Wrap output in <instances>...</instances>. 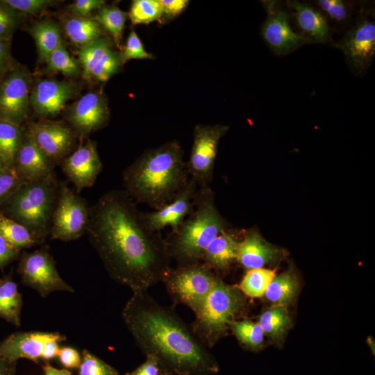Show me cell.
Listing matches in <instances>:
<instances>
[{"instance_id": "16", "label": "cell", "mask_w": 375, "mask_h": 375, "mask_svg": "<svg viewBox=\"0 0 375 375\" xmlns=\"http://www.w3.org/2000/svg\"><path fill=\"white\" fill-rule=\"evenodd\" d=\"M27 130L38 147L52 162L64 158L74 142L73 131L58 122H33L29 124Z\"/></svg>"}, {"instance_id": "6", "label": "cell", "mask_w": 375, "mask_h": 375, "mask_svg": "<svg viewBox=\"0 0 375 375\" xmlns=\"http://www.w3.org/2000/svg\"><path fill=\"white\" fill-rule=\"evenodd\" d=\"M245 299L239 288L217 279L207 297L194 312L195 333L208 347L225 335L234 318L243 310Z\"/></svg>"}, {"instance_id": "44", "label": "cell", "mask_w": 375, "mask_h": 375, "mask_svg": "<svg viewBox=\"0 0 375 375\" xmlns=\"http://www.w3.org/2000/svg\"><path fill=\"white\" fill-rule=\"evenodd\" d=\"M105 4L102 0H76L68 8L74 16L88 17L90 14L96 9H99Z\"/></svg>"}, {"instance_id": "11", "label": "cell", "mask_w": 375, "mask_h": 375, "mask_svg": "<svg viewBox=\"0 0 375 375\" xmlns=\"http://www.w3.org/2000/svg\"><path fill=\"white\" fill-rule=\"evenodd\" d=\"M31 76L23 66L15 65L0 79V119L21 125L28 117Z\"/></svg>"}, {"instance_id": "43", "label": "cell", "mask_w": 375, "mask_h": 375, "mask_svg": "<svg viewBox=\"0 0 375 375\" xmlns=\"http://www.w3.org/2000/svg\"><path fill=\"white\" fill-rule=\"evenodd\" d=\"M317 4L331 18L344 20L348 15L347 8L341 0H319Z\"/></svg>"}, {"instance_id": "52", "label": "cell", "mask_w": 375, "mask_h": 375, "mask_svg": "<svg viewBox=\"0 0 375 375\" xmlns=\"http://www.w3.org/2000/svg\"><path fill=\"white\" fill-rule=\"evenodd\" d=\"M44 375H72V372L65 369H57L47 362L43 367Z\"/></svg>"}, {"instance_id": "3", "label": "cell", "mask_w": 375, "mask_h": 375, "mask_svg": "<svg viewBox=\"0 0 375 375\" xmlns=\"http://www.w3.org/2000/svg\"><path fill=\"white\" fill-rule=\"evenodd\" d=\"M184 152L176 140L147 150L123 172L125 192L158 210L170 202L189 179Z\"/></svg>"}, {"instance_id": "33", "label": "cell", "mask_w": 375, "mask_h": 375, "mask_svg": "<svg viewBox=\"0 0 375 375\" xmlns=\"http://www.w3.org/2000/svg\"><path fill=\"white\" fill-rule=\"evenodd\" d=\"M47 70L60 72L68 77L77 76L81 72V63L73 58L66 50L62 42L46 60Z\"/></svg>"}, {"instance_id": "24", "label": "cell", "mask_w": 375, "mask_h": 375, "mask_svg": "<svg viewBox=\"0 0 375 375\" xmlns=\"http://www.w3.org/2000/svg\"><path fill=\"white\" fill-rule=\"evenodd\" d=\"M29 32L35 40L40 62H46L50 54L62 43L58 24L44 20L35 23Z\"/></svg>"}, {"instance_id": "17", "label": "cell", "mask_w": 375, "mask_h": 375, "mask_svg": "<svg viewBox=\"0 0 375 375\" xmlns=\"http://www.w3.org/2000/svg\"><path fill=\"white\" fill-rule=\"evenodd\" d=\"M62 170L77 192L92 187L102 171V163L95 144L88 140L65 158Z\"/></svg>"}, {"instance_id": "32", "label": "cell", "mask_w": 375, "mask_h": 375, "mask_svg": "<svg viewBox=\"0 0 375 375\" xmlns=\"http://www.w3.org/2000/svg\"><path fill=\"white\" fill-rule=\"evenodd\" d=\"M275 276V272L263 268L249 269L243 277L240 289L246 295L251 297H260L265 292Z\"/></svg>"}, {"instance_id": "54", "label": "cell", "mask_w": 375, "mask_h": 375, "mask_svg": "<svg viewBox=\"0 0 375 375\" xmlns=\"http://www.w3.org/2000/svg\"><path fill=\"white\" fill-rule=\"evenodd\" d=\"M160 375H172L169 373L162 371Z\"/></svg>"}, {"instance_id": "9", "label": "cell", "mask_w": 375, "mask_h": 375, "mask_svg": "<svg viewBox=\"0 0 375 375\" xmlns=\"http://www.w3.org/2000/svg\"><path fill=\"white\" fill-rule=\"evenodd\" d=\"M22 283L46 297L55 291L74 292L58 274L56 263L47 247L24 253L18 265Z\"/></svg>"}, {"instance_id": "35", "label": "cell", "mask_w": 375, "mask_h": 375, "mask_svg": "<svg viewBox=\"0 0 375 375\" xmlns=\"http://www.w3.org/2000/svg\"><path fill=\"white\" fill-rule=\"evenodd\" d=\"M112 47L110 41L103 37L81 47L78 51V60L83 69V76L90 80V72L103 53Z\"/></svg>"}, {"instance_id": "14", "label": "cell", "mask_w": 375, "mask_h": 375, "mask_svg": "<svg viewBox=\"0 0 375 375\" xmlns=\"http://www.w3.org/2000/svg\"><path fill=\"white\" fill-rule=\"evenodd\" d=\"M337 47L356 72L367 69L375 55L374 22L367 18L359 20Z\"/></svg>"}, {"instance_id": "29", "label": "cell", "mask_w": 375, "mask_h": 375, "mask_svg": "<svg viewBox=\"0 0 375 375\" xmlns=\"http://www.w3.org/2000/svg\"><path fill=\"white\" fill-rule=\"evenodd\" d=\"M127 17L128 13L117 6L103 5L98 9L97 14L94 19L110 33L116 46L121 48L122 38Z\"/></svg>"}, {"instance_id": "23", "label": "cell", "mask_w": 375, "mask_h": 375, "mask_svg": "<svg viewBox=\"0 0 375 375\" xmlns=\"http://www.w3.org/2000/svg\"><path fill=\"white\" fill-rule=\"evenodd\" d=\"M288 4L294 10L299 26L308 36L317 42L328 39L330 28L319 11L298 1H289Z\"/></svg>"}, {"instance_id": "31", "label": "cell", "mask_w": 375, "mask_h": 375, "mask_svg": "<svg viewBox=\"0 0 375 375\" xmlns=\"http://www.w3.org/2000/svg\"><path fill=\"white\" fill-rule=\"evenodd\" d=\"M290 323L288 310L283 305H276L267 310L260 316L258 321L264 333L274 338L281 337Z\"/></svg>"}, {"instance_id": "8", "label": "cell", "mask_w": 375, "mask_h": 375, "mask_svg": "<svg viewBox=\"0 0 375 375\" xmlns=\"http://www.w3.org/2000/svg\"><path fill=\"white\" fill-rule=\"evenodd\" d=\"M90 212L85 200L62 184L51 219V238L71 241L82 236L87 231Z\"/></svg>"}, {"instance_id": "30", "label": "cell", "mask_w": 375, "mask_h": 375, "mask_svg": "<svg viewBox=\"0 0 375 375\" xmlns=\"http://www.w3.org/2000/svg\"><path fill=\"white\" fill-rule=\"evenodd\" d=\"M297 288L294 276L288 272L273 278L265 295L269 301L278 305H283L293 300Z\"/></svg>"}, {"instance_id": "51", "label": "cell", "mask_w": 375, "mask_h": 375, "mask_svg": "<svg viewBox=\"0 0 375 375\" xmlns=\"http://www.w3.org/2000/svg\"><path fill=\"white\" fill-rule=\"evenodd\" d=\"M16 362H11L0 358V375H15Z\"/></svg>"}, {"instance_id": "39", "label": "cell", "mask_w": 375, "mask_h": 375, "mask_svg": "<svg viewBox=\"0 0 375 375\" xmlns=\"http://www.w3.org/2000/svg\"><path fill=\"white\" fill-rule=\"evenodd\" d=\"M23 19V14L0 0V39L10 40Z\"/></svg>"}, {"instance_id": "47", "label": "cell", "mask_w": 375, "mask_h": 375, "mask_svg": "<svg viewBox=\"0 0 375 375\" xmlns=\"http://www.w3.org/2000/svg\"><path fill=\"white\" fill-rule=\"evenodd\" d=\"M10 40L0 39V79L14 67L10 51Z\"/></svg>"}, {"instance_id": "46", "label": "cell", "mask_w": 375, "mask_h": 375, "mask_svg": "<svg viewBox=\"0 0 375 375\" xmlns=\"http://www.w3.org/2000/svg\"><path fill=\"white\" fill-rule=\"evenodd\" d=\"M57 356L60 362L66 368H78L81 362L80 353L71 347L60 348Z\"/></svg>"}, {"instance_id": "38", "label": "cell", "mask_w": 375, "mask_h": 375, "mask_svg": "<svg viewBox=\"0 0 375 375\" xmlns=\"http://www.w3.org/2000/svg\"><path fill=\"white\" fill-rule=\"evenodd\" d=\"M78 375H119L112 366L97 357L88 350L82 353Z\"/></svg>"}, {"instance_id": "49", "label": "cell", "mask_w": 375, "mask_h": 375, "mask_svg": "<svg viewBox=\"0 0 375 375\" xmlns=\"http://www.w3.org/2000/svg\"><path fill=\"white\" fill-rule=\"evenodd\" d=\"M19 253V250L15 248L0 235V267L12 260Z\"/></svg>"}, {"instance_id": "10", "label": "cell", "mask_w": 375, "mask_h": 375, "mask_svg": "<svg viewBox=\"0 0 375 375\" xmlns=\"http://www.w3.org/2000/svg\"><path fill=\"white\" fill-rule=\"evenodd\" d=\"M223 125H197L193 131V143L186 167L189 176L199 188L208 186L212 176L217 147L227 131Z\"/></svg>"}, {"instance_id": "18", "label": "cell", "mask_w": 375, "mask_h": 375, "mask_svg": "<svg viewBox=\"0 0 375 375\" xmlns=\"http://www.w3.org/2000/svg\"><path fill=\"white\" fill-rule=\"evenodd\" d=\"M108 115L104 97L97 92H90L72 105L68 120L77 132L86 135L102 127Z\"/></svg>"}, {"instance_id": "37", "label": "cell", "mask_w": 375, "mask_h": 375, "mask_svg": "<svg viewBox=\"0 0 375 375\" xmlns=\"http://www.w3.org/2000/svg\"><path fill=\"white\" fill-rule=\"evenodd\" d=\"M121 65L122 63L120 53L110 47L97 60L90 72V79L101 83L106 82L119 72Z\"/></svg>"}, {"instance_id": "55", "label": "cell", "mask_w": 375, "mask_h": 375, "mask_svg": "<svg viewBox=\"0 0 375 375\" xmlns=\"http://www.w3.org/2000/svg\"><path fill=\"white\" fill-rule=\"evenodd\" d=\"M125 375H133L132 373H128V374H126Z\"/></svg>"}, {"instance_id": "19", "label": "cell", "mask_w": 375, "mask_h": 375, "mask_svg": "<svg viewBox=\"0 0 375 375\" xmlns=\"http://www.w3.org/2000/svg\"><path fill=\"white\" fill-rule=\"evenodd\" d=\"M14 167L26 182L53 175V162L38 147L28 130L24 133Z\"/></svg>"}, {"instance_id": "4", "label": "cell", "mask_w": 375, "mask_h": 375, "mask_svg": "<svg viewBox=\"0 0 375 375\" xmlns=\"http://www.w3.org/2000/svg\"><path fill=\"white\" fill-rule=\"evenodd\" d=\"M224 226L212 191L208 186L199 188L192 212L166 240L171 258L178 266L201 262L205 249Z\"/></svg>"}, {"instance_id": "12", "label": "cell", "mask_w": 375, "mask_h": 375, "mask_svg": "<svg viewBox=\"0 0 375 375\" xmlns=\"http://www.w3.org/2000/svg\"><path fill=\"white\" fill-rule=\"evenodd\" d=\"M198 190L197 183L189 177L185 186L170 202L154 211L142 212L149 228L153 231L161 232L164 228L169 226L172 233L176 232L192 212Z\"/></svg>"}, {"instance_id": "50", "label": "cell", "mask_w": 375, "mask_h": 375, "mask_svg": "<svg viewBox=\"0 0 375 375\" xmlns=\"http://www.w3.org/2000/svg\"><path fill=\"white\" fill-rule=\"evenodd\" d=\"M162 369L158 362L151 357H147L146 361L139 366L134 372L133 375H160Z\"/></svg>"}, {"instance_id": "28", "label": "cell", "mask_w": 375, "mask_h": 375, "mask_svg": "<svg viewBox=\"0 0 375 375\" xmlns=\"http://www.w3.org/2000/svg\"><path fill=\"white\" fill-rule=\"evenodd\" d=\"M24 133L19 125L0 119V157L6 167H14Z\"/></svg>"}, {"instance_id": "42", "label": "cell", "mask_w": 375, "mask_h": 375, "mask_svg": "<svg viewBox=\"0 0 375 375\" xmlns=\"http://www.w3.org/2000/svg\"><path fill=\"white\" fill-rule=\"evenodd\" d=\"M5 3L24 14H38L53 6L56 1L52 0H2Z\"/></svg>"}, {"instance_id": "36", "label": "cell", "mask_w": 375, "mask_h": 375, "mask_svg": "<svg viewBox=\"0 0 375 375\" xmlns=\"http://www.w3.org/2000/svg\"><path fill=\"white\" fill-rule=\"evenodd\" d=\"M128 17L133 25L161 20L162 7L160 0L133 1Z\"/></svg>"}, {"instance_id": "45", "label": "cell", "mask_w": 375, "mask_h": 375, "mask_svg": "<svg viewBox=\"0 0 375 375\" xmlns=\"http://www.w3.org/2000/svg\"><path fill=\"white\" fill-rule=\"evenodd\" d=\"M162 7L161 19H172L181 14L189 3L188 0H160Z\"/></svg>"}, {"instance_id": "20", "label": "cell", "mask_w": 375, "mask_h": 375, "mask_svg": "<svg viewBox=\"0 0 375 375\" xmlns=\"http://www.w3.org/2000/svg\"><path fill=\"white\" fill-rule=\"evenodd\" d=\"M55 334L41 331L13 333L0 342V358L11 362L19 358L38 362L45 342Z\"/></svg>"}, {"instance_id": "25", "label": "cell", "mask_w": 375, "mask_h": 375, "mask_svg": "<svg viewBox=\"0 0 375 375\" xmlns=\"http://www.w3.org/2000/svg\"><path fill=\"white\" fill-rule=\"evenodd\" d=\"M67 36L74 44L85 46L101 37L103 27L94 18L71 16L63 24Z\"/></svg>"}, {"instance_id": "5", "label": "cell", "mask_w": 375, "mask_h": 375, "mask_svg": "<svg viewBox=\"0 0 375 375\" xmlns=\"http://www.w3.org/2000/svg\"><path fill=\"white\" fill-rule=\"evenodd\" d=\"M58 193L53 175L24 182L5 203L6 215L25 226L42 242L50 230Z\"/></svg>"}, {"instance_id": "26", "label": "cell", "mask_w": 375, "mask_h": 375, "mask_svg": "<svg viewBox=\"0 0 375 375\" xmlns=\"http://www.w3.org/2000/svg\"><path fill=\"white\" fill-rule=\"evenodd\" d=\"M22 295L11 278L0 279V317L16 326L21 324Z\"/></svg>"}, {"instance_id": "48", "label": "cell", "mask_w": 375, "mask_h": 375, "mask_svg": "<svg viewBox=\"0 0 375 375\" xmlns=\"http://www.w3.org/2000/svg\"><path fill=\"white\" fill-rule=\"evenodd\" d=\"M65 340V337L59 333H56L55 335L47 340L43 347L41 358L49 360L58 356L60 347L58 343Z\"/></svg>"}, {"instance_id": "34", "label": "cell", "mask_w": 375, "mask_h": 375, "mask_svg": "<svg viewBox=\"0 0 375 375\" xmlns=\"http://www.w3.org/2000/svg\"><path fill=\"white\" fill-rule=\"evenodd\" d=\"M238 341L251 349L260 347L264 332L258 323L249 320L233 321L230 325Z\"/></svg>"}, {"instance_id": "41", "label": "cell", "mask_w": 375, "mask_h": 375, "mask_svg": "<svg viewBox=\"0 0 375 375\" xmlns=\"http://www.w3.org/2000/svg\"><path fill=\"white\" fill-rule=\"evenodd\" d=\"M122 63L131 59H153V56L147 52L138 34L132 30L126 42V44L120 52Z\"/></svg>"}, {"instance_id": "53", "label": "cell", "mask_w": 375, "mask_h": 375, "mask_svg": "<svg viewBox=\"0 0 375 375\" xmlns=\"http://www.w3.org/2000/svg\"><path fill=\"white\" fill-rule=\"evenodd\" d=\"M6 168V167L5 166L3 160H1V157H0V171H2L3 169H5Z\"/></svg>"}, {"instance_id": "13", "label": "cell", "mask_w": 375, "mask_h": 375, "mask_svg": "<svg viewBox=\"0 0 375 375\" xmlns=\"http://www.w3.org/2000/svg\"><path fill=\"white\" fill-rule=\"evenodd\" d=\"M265 5L267 16L262 26V35L274 52L288 53L308 42V38L292 30L286 10L273 1H267Z\"/></svg>"}, {"instance_id": "1", "label": "cell", "mask_w": 375, "mask_h": 375, "mask_svg": "<svg viewBox=\"0 0 375 375\" xmlns=\"http://www.w3.org/2000/svg\"><path fill=\"white\" fill-rule=\"evenodd\" d=\"M87 232L110 276L133 292L162 282L172 268L167 240L149 228L124 190L99 198L90 208Z\"/></svg>"}, {"instance_id": "22", "label": "cell", "mask_w": 375, "mask_h": 375, "mask_svg": "<svg viewBox=\"0 0 375 375\" xmlns=\"http://www.w3.org/2000/svg\"><path fill=\"white\" fill-rule=\"evenodd\" d=\"M239 242L231 233L223 231L206 247L201 262L211 269H224L237 260Z\"/></svg>"}, {"instance_id": "15", "label": "cell", "mask_w": 375, "mask_h": 375, "mask_svg": "<svg viewBox=\"0 0 375 375\" xmlns=\"http://www.w3.org/2000/svg\"><path fill=\"white\" fill-rule=\"evenodd\" d=\"M77 92L76 83L55 79L38 81L30 94V106L41 117L58 115Z\"/></svg>"}, {"instance_id": "7", "label": "cell", "mask_w": 375, "mask_h": 375, "mask_svg": "<svg viewBox=\"0 0 375 375\" xmlns=\"http://www.w3.org/2000/svg\"><path fill=\"white\" fill-rule=\"evenodd\" d=\"M217 278L212 269L201 262L172 267L162 283L175 304H183L194 312Z\"/></svg>"}, {"instance_id": "2", "label": "cell", "mask_w": 375, "mask_h": 375, "mask_svg": "<svg viewBox=\"0 0 375 375\" xmlns=\"http://www.w3.org/2000/svg\"><path fill=\"white\" fill-rule=\"evenodd\" d=\"M147 291L133 292L122 310L127 329L145 356L172 375L217 373V361L192 326Z\"/></svg>"}, {"instance_id": "27", "label": "cell", "mask_w": 375, "mask_h": 375, "mask_svg": "<svg viewBox=\"0 0 375 375\" xmlns=\"http://www.w3.org/2000/svg\"><path fill=\"white\" fill-rule=\"evenodd\" d=\"M0 235L19 251L42 242L41 240L25 226L1 212Z\"/></svg>"}, {"instance_id": "40", "label": "cell", "mask_w": 375, "mask_h": 375, "mask_svg": "<svg viewBox=\"0 0 375 375\" xmlns=\"http://www.w3.org/2000/svg\"><path fill=\"white\" fill-rule=\"evenodd\" d=\"M24 182L15 167L0 171V205L5 203Z\"/></svg>"}, {"instance_id": "21", "label": "cell", "mask_w": 375, "mask_h": 375, "mask_svg": "<svg viewBox=\"0 0 375 375\" xmlns=\"http://www.w3.org/2000/svg\"><path fill=\"white\" fill-rule=\"evenodd\" d=\"M276 254L277 251L257 233L250 232L239 242L237 260L246 269H258L273 260Z\"/></svg>"}]
</instances>
